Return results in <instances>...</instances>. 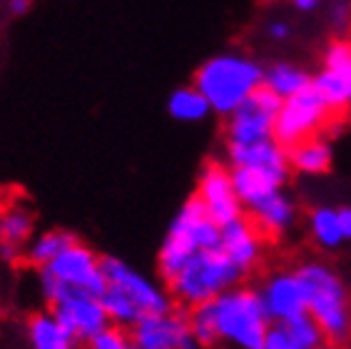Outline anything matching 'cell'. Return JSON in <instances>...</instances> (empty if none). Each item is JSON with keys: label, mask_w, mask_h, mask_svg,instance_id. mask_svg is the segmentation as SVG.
<instances>
[{"label": "cell", "mask_w": 351, "mask_h": 349, "mask_svg": "<svg viewBox=\"0 0 351 349\" xmlns=\"http://www.w3.org/2000/svg\"><path fill=\"white\" fill-rule=\"evenodd\" d=\"M25 337L27 344L33 349H70L75 347L73 337L58 317L53 315V309L45 312H35L27 317L25 324Z\"/></svg>", "instance_id": "20"}, {"label": "cell", "mask_w": 351, "mask_h": 349, "mask_svg": "<svg viewBox=\"0 0 351 349\" xmlns=\"http://www.w3.org/2000/svg\"><path fill=\"white\" fill-rule=\"evenodd\" d=\"M222 240V225H217L202 202L195 195L177 210L175 220L169 222V229L165 235L160 255H157V275L165 284L172 282V277L180 272L189 257L199 252V249L219 247Z\"/></svg>", "instance_id": "4"}, {"label": "cell", "mask_w": 351, "mask_h": 349, "mask_svg": "<svg viewBox=\"0 0 351 349\" xmlns=\"http://www.w3.org/2000/svg\"><path fill=\"white\" fill-rule=\"evenodd\" d=\"M311 87L331 115H346L351 105V38H334L322 53V70L311 75Z\"/></svg>", "instance_id": "10"}, {"label": "cell", "mask_w": 351, "mask_h": 349, "mask_svg": "<svg viewBox=\"0 0 351 349\" xmlns=\"http://www.w3.org/2000/svg\"><path fill=\"white\" fill-rule=\"evenodd\" d=\"M219 247L237 267L242 269V275L247 277L250 272L259 267V262L264 257V235L257 229V225L247 215L237 217V220L222 225V240Z\"/></svg>", "instance_id": "15"}, {"label": "cell", "mask_w": 351, "mask_h": 349, "mask_svg": "<svg viewBox=\"0 0 351 349\" xmlns=\"http://www.w3.org/2000/svg\"><path fill=\"white\" fill-rule=\"evenodd\" d=\"M264 82V67L250 55L219 53L197 67L192 85L207 98L212 113L227 115L239 108Z\"/></svg>", "instance_id": "2"}, {"label": "cell", "mask_w": 351, "mask_h": 349, "mask_svg": "<svg viewBox=\"0 0 351 349\" xmlns=\"http://www.w3.org/2000/svg\"><path fill=\"white\" fill-rule=\"evenodd\" d=\"M244 215L257 225L264 240H279V237H284L294 227V222H297V205H294V200L282 188L277 192H271L259 205H254L252 210H247Z\"/></svg>", "instance_id": "17"}, {"label": "cell", "mask_w": 351, "mask_h": 349, "mask_svg": "<svg viewBox=\"0 0 351 349\" xmlns=\"http://www.w3.org/2000/svg\"><path fill=\"white\" fill-rule=\"evenodd\" d=\"M40 295L53 315L68 329L75 344H88L105 324L110 322L108 309L97 295H90L85 289H73L60 280L40 272Z\"/></svg>", "instance_id": "7"}, {"label": "cell", "mask_w": 351, "mask_h": 349, "mask_svg": "<svg viewBox=\"0 0 351 349\" xmlns=\"http://www.w3.org/2000/svg\"><path fill=\"white\" fill-rule=\"evenodd\" d=\"M289 3L297 8L299 13H314L322 5V0H289Z\"/></svg>", "instance_id": "30"}, {"label": "cell", "mask_w": 351, "mask_h": 349, "mask_svg": "<svg viewBox=\"0 0 351 349\" xmlns=\"http://www.w3.org/2000/svg\"><path fill=\"white\" fill-rule=\"evenodd\" d=\"M40 272L55 277V280H60V282L68 284V287L85 289V292L97 295V297H100L102 287H105L100 255H97L93 247L82 245L80 240H75L73 245H68L53 262H47Z\"/></svg>", "instance_id": "13"}, {"label": "cell", "mask_w": 351, "mask_h": 349, "mask_svg": "<svg viewBox=\"0 0 351 349\" xmlns=\"http://www.w3.org/2000/svg\"><path fill=\"white\" fill-rule=\"evenodd\" d=\"M132 347L137 349H195L197 339L189 329L187 309H167L142 317L130 327Z\"/></svg>", "instance_id": "11"}, {"label": "cell", "mask_w": 351, "mask_h": 349, "mask_svg": "<svg viewBox=\"0 0 351 349\" xmlns=\"http://www.w3.org/2000/svg\"><path fill=\"white\" fill-rule=\"evenodd\" d=\"M227 165H250V168L269 170V172L279 174L284 180H289L291 168H289V155L282 142L274 137L269 140L250 142V145H232L227 142Z\"/></svg>", "instance_id": "16"}, {"label": "cell", "mask_w": 351, "mask_h": 349, "mask_svg": "<svg viewBox=\"0 0 351 349\" xmlns=\"http://www.w3.org/2000/svg\"><path fill=\"white\" fill-rule=\"evenodd\" d=\"M210 309L219 344L237 349H264L269 317L264 312L257 289L234 284L210 300Z\"/></svg>", "instance_id": "5"}, {"label": "cell", "mask_w": 351, "mask_h": 349, "mask_svg": "<svg viewBox=\"0 0 351 349\" xmlns=\"http://www.w3.org/2000/svg\"><path fill=\"white\" fill-rule=\"evenodd\" d=\"M0 237H3V207H0Z\"/></svg>", "instance_id": "32"}, {"label": "cell", "mask_w": 351, "mask_h": 349, "mask_svg": "<svg viewBox=\"0 0 351 349\" xmlns=\"http://www.w3.org/2000/svg\"><path fill=\"white\" fill-rule=\"evenodd\" d=\"M284 329H287V337H289V349H322L329 344L319 322L309 312L287 319Z\"/></svg>", "instance_id": "26"}, {"label": "cell", "mask_w": 351, "mask_h": 349, "mask_svg": "<svg viewBox=\"0 0 351 349\" xmlns=\"http://www.w3.org/2000/svg\"><path fill=\"white\" fill-rule=\"evenodd\" d=\"M77 240V237L73 235V232H68V229H45V232H40V235H33L30 240H27L25 249H23V255H25L27 264L35 269H43L47 264V262H53L55 257L60 255L62 249L68 247V245H73V242Z\"/></svg>", "instance_id": "22"}, {"label": "cell", "mask_w": 351, "mask_h": 349, "mask_svg": "<svg viewBox=\"0 0 351 349\" xmlns=\"http://www.w3.org/2000/svg\"><path fill=\"white\" fill-rule=\"evenodd\" d=\"M269 322H287L306 312V292L297 269H279L257 289Z\"/></svg>", "instance_id": "14"}, {"label": "cell", "mask_w": 351, "mask_h": 349, "mask_svg": "<svg viewBox=\"0 0 351 349\" xmlns=\"http://www.w3.org/2000/svg\"><path fill=\"white\" fill-rule=\"evenodd\" d=\"M306 232L319 249H339L344 245V229L339 220V210L334 207H314L306 217Z\"/></svg>", "instance_id": "21"}, {"label": "cell", "mask_w": 351, "mask_h": 349, "mask_svg": "<svg viewBox=\"0 0 351 349\" xmlns=\"http://www.w3.org/2000/svg\"><path fill=\"white\" fill-rule=\"evenodd\" d=\"M339 220H341V229H344V240L351 242V207H339Z\"/></svg>", "instance_id": "29"}, {"label": "cell", "mask_w": 351, "mask_h": 349, "mask_svg": "<svg viewBox=\"0 0 351 349\" xmlns=\"http://www.w3.org/2000/svg\"><path fill=\"white\" fill-rule=\"evenodd\" d=\"M264 85L274 90L279 98H289V95L302 93L304 87L311 85V75L306 73L302 65H294V63H274L264 70Z\"/></svg>", "instance_id": "25"}, {"label": "cell", "mask_w": 351, "mask_h": 349, "mask_svg": "<svg viewBox=\"0 0 351 349\" xmlns=\"http://www.w3.org/2000/svg\"><path fill=\"white\" fill-rule=\"evenodd\" d=\"M102 277H105V287L100 292V300L108 309L110 322L122 324V327H132L140 322L142 317L157 315V312H167L177 307L175 297L169 295L167 284H160L132 269L125 260L112 255L100 257Z\"/></svg>", "instance_id": "1"}, {"label": "cell", "mask_w": 351, "mask_h": 349, "mask_svg": "<svg viewBox=\"0 0 351 349\" xmlns=\"http://www.w3.org/2000/svg\"><path fill=\"white\" fill-rule=\"evenodd\" d=\"M232 170V182H234L237 197L242 202L244 212L252 210L254 205H259L262 200L282 190L289 180H284L279 174L269 172V170L250 168V165H234Z\"/></svg>", "instance_id": "18"}, {"label": "cell", "mask_w": 351, "mask_h": 349, "mask_svg": "<svg viewBox=\"0 0 351 349\" xmlns=\"http://www.w3.org/2000/svg\"><path fill=\"white\" fill-rule=\"evenodd\" d=\"M195 197L202 202V207L207 210V215L217 225H227V222L244 215V207L237 197L232 170L227 162H204V168L199 170V177H197Z\"/></svg>", "instance_id": "12"}, {"label": "cell", "mask_w": 351, "mask_h": 349, "mask_svg": "<svg viewBox=\"0 0 351 349\" xmlns=\"http://www.w3.org/2000/svg\"><path fill=\"white\" fill-rule=\"evenodd\" d=\"M279 105H282V98L262 82L239 108H234L224 117L227 142L250 145V142L274 137V120H277Z\"/></svg>", "instance_id": "9"}, {"label": "cell", "mask_w": 351, "mask_h": 349, "mask_svg": "<svg viewBox=\"0 0 351 349\" xmlns=\"http://www.w3.org/2000/svg\"><path fill=\"white\" fill-rule=\"evenodd\" d=\"M331 117L334 115L326 108V102L309 85L302 93L289 95L282 100L277 120H274V140L282 142L284 148H291L311 135L324 133Z\"/></svg>", "instance_id": "8"}, {"label": "cell", "mask_w": 351, "mask_h": 349, "mask_svg": "<svg viewBox=\"0 0 351 349\" xmlns=\"http://www.w3.org/2000/svg\"><path fill=\"white\" fill-rule=\"evenodd\" d=\"M267 33H269L271 41L284 43V41H289V38H291V25H289V23H284V21H274V23H269Z\"/></svg>", "instance_id": "28"}, {"label": "cell", "mask_w": 351, "mask_h": 349, "mask_svg": "<svg viewBox=\"0 0 351 349\" xmlns=\"http://www.w3.org/2000/svg\"><path fill=\"white\" fill-rule=\"evenodd\" d=\"M35 229V215L23 205V202H13L3 210V237L0 245L15 249H25L27 240L33 237Z\"/></svg>", "instance_id": "24"}, {"label": "cell", "mask_w": 351, "mask_h": 349, "mask_svg": "<svg viewBox=\"0 0 351 349\" xmlns=\"http://www.w3.org/2000/svg\"><path fill=\"white\" fill-rule=\"evenodd\" d=\"M167 113L177 122H202L212 115V108L210 102H207V98L195 85H187V87H177L175 93L169 95Z\"/></svg>", "instance_id": "23"}, {"label": "cell", "mask_w": 351, "mask_h": 349, "mask_svg": "<svg viewBox=\"0 0 351 349\" xmlns=\"http://www.w3.org/2000/svg\"><path fill=\"white\" fill-rule=\"evenodd\" d=\"M287 155H289L291 172L306 174V177L326 174L331 170V165H334V148L324 137V133L311 135L306 140L287 148Z\"/></svg>", "instance_id": "19"}, {"label": "cell", "mask_w": 351, "mask_h": 349, "mask_svg": "<svg viewBox=\"0 0 351 349\" xmlns=\"http://www.w3.org/2000/svg\"><path fill=\"white\" fill-rule=\"evenodd\" d=\"M90 349H130L132 347V337H130V327L108 322L88 342Z\"/></svg>", "instance_id": "27"}, {"label": "cell", "mask_w": 351, "mask_h": 349, "mask_svg": "<svg viewBox=\"0 0 351 349\" xmlns=\"http://www.w3.org/2000/svg\"><path fill=\"white\" fill-rule=\"evenodd\" d=\"M306 292V312L319 322L329 344L351 342V289L337 269L322 262L297 267Z\"/></svg>", "instance_id": "3"}, {"label": "cell", "mask_w": 351, "mask_h": 349, "mask_svg": "<svg viewBox=\"0 0 351 349\" xmlns=\"http://www.w3.org/2000/svg\"><path fill=\"white\" fill-rule=\"evenodd\" d=\"M8 8H10V13L13 15H25L27 10H30V0H10Z\"/></svg>", "instance_id": "31"}, {"label": "cell", "mask_w": 351, "mask_h": 349, "mask_svg": "<svg viewBox=\"0 0 351 349\" xmlns=\"http://www.w3.org/2000/svg\"><path fill=\"white\" fill-rule=\"evenodd\" d=\"M242 280V269L224 255L222 247H212L199 249L189 257L180 267V272L172 277L167 289L180 307L189 309L195 304L210 302L217 295L239 284Z\"/></svg>", "instance_id": "6"}, {"label": "cell", "mask_w": 351, "mask_h": 349, "mask_svg": "<svg viewBox=\"0 0 351 349\" xmlns=\"http://www.w3.org/2000/svg\"><path fill=\"white\" fill-rule=\"evenodd\" d=\"M349 115H351V105H349Z\"/></svg>", "instance_id": "33"}]
</instances>
